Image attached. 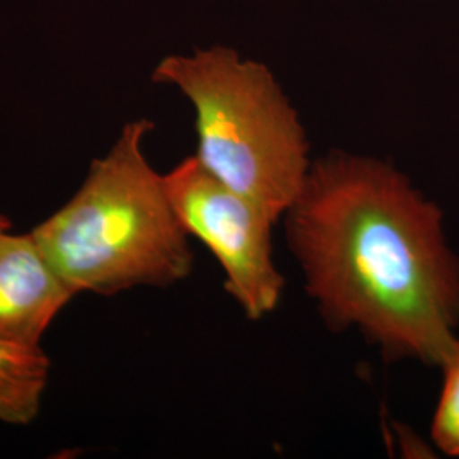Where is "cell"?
Instances as JSON below:
<instances>
[{"label": "cell", "mask_w": 459, "mask_h": 459, "mask_svg": "<svg viewBox=\"0 0 459 459\" xmlns=\"http://www.w3.org/2000/svg\"><path fill=\"white\" fill-rule=\"evenodd\" d=\"M282 218L330 330L358 328L386 361L443 364L458 342L459 261L441 210L402 172L328 153L310 165Z\"/></svg>", "instance_id": "obj_1"}, {"label": "cell", "mask_w": 459, "mask_h": 459, "mask_svg": "<svg viewBox=\"0 0 459 459\" xmlns=\"http://www.w3.org/2000/svg\"><path fill=\"white\" fill-rule=\"evenodd\" d=\"M152 130L148 119L125 125L81 189L31 231L75 295L167 288L193 273L189 233L143 153Z\"/></svg>", "instance_id": "obj_2"}, {"label": "cell", "mask_w": 459, "mask_h": 459, "mask_svg": "<svg viewBox=\"0 0 459 459\" xmlns=\"http://www.w3.org/2000/svg\"><path fill=\"white\" fill-rule=\"evenodd\" d=\"M152 81L176 85L193 102L197 160L278 223L312 164L298 113L269 68L213 47L167 56Z\"/></svg>", "instance_id": "obj_3"}, {"label": "cell", "mask_w": 459, "mask_h": 459, "mask_svg": "<svg viewBox=\"0 0 459 459\" xmlns=\"http://www.w3.org/2000/svg\"><path fill=\"white\" fill-rule=\"evenodd\" d=\"M165 191L189 237L212 250L225 290L250 320L278 308L284 278L273 259V227L263 210L220 181L196 155L164 176Z\"/></svg>", "instance_id": "obj_4"}, {"label": "cell", "mask_w": 459, "mask_h": 459, "mask_svg": "<svg viewBox=\"0 0 459 459\" xmlns=\"http://www.w3.org/2000/svg\"><path fill=\"white\" fill-rule=\"evenodd\" d=\"M74 296L31 231L0 235V339L41 344Z\"/></svg>", "instance_id": "obj_5"}, {"label": "cell", "mask_w": 459, "mask_h": 459, "mask_svg": "<svg viewBox=\"0 0 459 459\" xmlns=\"http://www.w3.org/2000/svg\"><path fill=\"white\" fill-rule=\"evenodd\" d=\"M41 345L0 339V422L28 426L38 417L49 377Z\"/></svg>", "instance_id": "obj_6"}, {"label": "cell", "mask_w": 459, "mask_h": 459, "mask_svg": "<svg viewBox=\"0 0 459 459\" xmlns=\"http://www.w3.org/2000/svg\"><path fill=\"white\" fill-rule=\"evenodd\" d=\"M441 368L444 386L432 420V439L447 456H459V341Z\"/></svg>", "instance_id": "obj_7"}, {"label": "cell", "mask_w": 459, "mask_h": 459, "mask_svg": "<svg viewBox=\"0 0 459 459\" xmlns=\"http://www.w3.org/2000/svg\"><path fill=\"white\" fill-rule=\"evenodd\" d=\"M13 227V223H11V220L7 218V216H4V214H0V235H4L5 231H9Z\"/></svg>", "instance_id": "obj_8"}]
</instances>
